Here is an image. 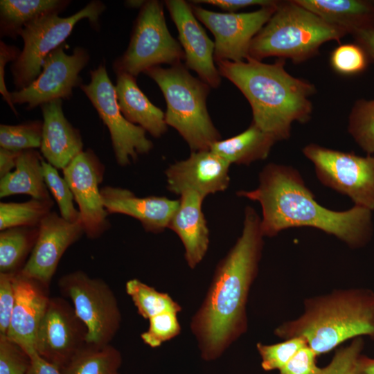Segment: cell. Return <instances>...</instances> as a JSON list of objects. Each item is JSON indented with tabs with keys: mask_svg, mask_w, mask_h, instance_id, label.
Here are the masks:
<instances>
[{
	"mask_svg": "<svg viewBox=\"0 0 374 374\" xmlns=\"http://www.w3.org/2000/svg\"><path fill=\"white\" fill-rule=\"evenodd\" d=\"M261 218L247 206L242 233L219 262L208 292L192 317L190 329L201 357H220L247 330V303L264 245Z\"/></svg>",
	"mask_w": 374,
	"mask_h": 374,
	"instance_id": "obj_1",
	"label": "cell"
},
{
	"mask_svg": "<svg viewBox=\"0 0 374 374\" xmlns=\"http://www.w3.org/2000/svg\"><path fill=\"white\" fill-rule=\"evenodd\" d=\"M258 179L257 188L239 190L236 195L260 203V228L265 237L276 236L290 228L308 226L332 235L352 248L360 247L369 240L371 211L359 206L344 211L322 206L293 167L268 163Z\"/></svg>",
	"mask_w": 374,
	"mask_h": 374,
	"instance_id": "obj_2",
	"label": "cell"
},
{
	"mask_svg": "<svg viewBox=\"0 0 374 374\" xmlns=\"http://www.w3.org/2000/svg\"><path fill=\"white\" fill-rule=\"evenodd\" d=\"M285 64L283 58L267 64L250 57L241 62H216L221 76L249 103L252 123L277 141L290 136L294 122L310 121L313 109L310 97L316 92L313 84L290 75Z\"/></svg>",
	"mask_w": 374,
	"mask_h": 374,
	"instance_id": "obj_3",
	"label": "cell"
},
{
	"mask_svg": "<svg viewBox=\"0 0 374 374\" xmlns=\"http://www.w3.org/2000/svg\"><path fill=\"white\" fill-rule=\"evenodd\" d=\"M304 312L274 331L285 339H303L317 355L330 352L350 339L374 340V292L367 288L335 290L308 299Z\"/></svg>",
	"mask_w": 374,
	"mask_h": 374,
	"instance_id": "obj_4",
	"label": "cell"
},
{
	"mask_svg": "<svg viewBox=\"0 0 374 374\" xmlns=\"http://www.w3.org/2000/svg\"><path fill=\"white\" fill-rule=\"evenodd\" d=\"M347 34L294 0L280 1L274 13L252 39L249 57L261 61L275 56L301 63L316 55L323 44L339 41Z\"/></svg>",
	"mask_w": 374,
	"mask_h": 374,
	"instance_id": "obj_5",
	"label": "cell"
},
{
	"mask_svg": "<svg viewBox=\"0 0 374 374\" xmlns=\"http://www.w3.org/2000/svg\"><path fill=\"white\" fill-rule=\"evenodd\" d=\"M145 75L160 88L166 102L165 120L188 145L191 152L208 150L222 139L206 107L211 87L193 76L182 63L155 66Z\"/></svg>",
	"mask_w": 374,
	"mask_h": 374,
	"instance_id": "obj_6",
	"label": "cell"
},
{
	"mask_svg": "<svg viewBox=\"0 0 374 374\" xmlns=\"http://www.w3.org/2000/svg\"><path fill=\"white\" fill-rule=\"evenodd\" d=\"M105 9L103 2L93 0L69 17L46 14L27 24L19 34L23 48L10 66L16 90L27 87L39 75L44 58L64 42L78 21L87 19L96 29Z\"/></svg>",
	"mask_w": 374,
	"mask_h": 374,
	"instance_id": "obj_7",
	"label": "cell"
},
{
	"mask_svg": "<svg viewBox=\"0 0 374 374\" xmlns=\"http://www.w3.org/2000/svg\"><path fill=\"white\" fill-rule=\"evenodd\" d=\"M184 52L168 28L163 4L145 1L135 20L130 43L124 53L113 63L116 73L137 77L141 73L162 64L181 63Z\"/></svg>",
	"mask_w": 374,
	"mask_h": 374,
	"instance_id": "obj_8",
	"label": "cell"
},
{
	"mask_svg": "<svg viewBox=\"0 0 374 374\" xmlns=\"http://www.w3.org/2000/svg\"><path fill=\"white\" fill-rule=\"evenodd\" d=\"M58 287L71 300L77 316L85 325L87 343L110 344L120 328L121 313L109 285L101 278L77 270L63 275Z\"/></svg>",
	"mask_w": 374,
	"mask_h": 374,
	"instance_id": "obj_9",
	"label": "cell"
},
{
	"mask_svg": "<svg viewBox=\"0 0 374 374\" xmlns=\"http://www.w3.org/2000/svg\"><path fill=\"white\" fill-rule=\"evenodd\" d=\"M303 154L320 182L349 197L355 206L374 210V156L361 157L310 143Z\"/></svg>",
	"mask_w": 374,
	"mask_h": 374,
	"instance_id": "obj_10",
	"label": "cell"
},
{
	"mask_svg": "<svg viewBox=\"0 0 374 374\" xmlns=\"http://www.w3.org/2000/svg\"><path fill=\"white\" fill-rule=\"evenodd\" d=\"M80 89L90 100L110 134L117 163L127 166L139 155L149 153L154 145L141 127L128 121L118 107L115 86L112 84L105 62L90 71V82Z\"/></svg>",
	"mask_w": 374,
	"mask_h": 374,
	"instance_id": "obj_11",
	"label": "cell"
},
{
	"mask_svg": "<svg viewBox=\"0 0 374 374\" xmlns=\"http://www.w3.org/2000/svg\"><path fill=\"white\" fill-rule=\"evenodd\" d=\"M90 59L88 51L75 47L71 54L63 43L44 60L39 75L27 87L10 92L13 105H26L28 110L57 99H69L73 89L82 84L80 75Z\"/></svg>",
	"mask_w": 374,
	"mask_h": 374,
	"instance_id": "obj_12",
	"label": "cell"
},
{
	"mask_svg": "<svg viewBox=\"0 0 374 374\" xmlns=\"http://www.w3.org/2000/svg\"><path fill=\"white\" fill-rule=\"evenodd\" d=\"M275 4L249 12H217L192 6L193 12L215 37L214 60L241 62L249 57L253 37L276 11Z\"/></svg>",
	"mask_w": 374,
	"mask_h": 374,
	"instance_id": "obj_13",
	"label": "cell"
},
{
	"mask_svg": "<svg viewBox=\"0 0 374 374\" xmlns=\"http://www.w3.org/2000/svg\"><path fill=\"white\" fill-rule=\"evenodd\" d=\"M87 344V329L66 300L51 297L39 326L37 353L60 369Z\"/></svg>",
	"mask_w": 374,
	"mask_h": 374,
	"instance_id": "obj_14",
	"label": "cell"
},
{
	"mask_svg": "<svg viewBox=\"0 0 374 374\" xmlns=\"http://www.w3.org/2000/svg\"><path fill=\"white\" fill-rule=\"evenodd\" d=\"M62 172L78 206L84 234L90 239L100 238L111 226L99 188L105 166L92 150L87 149L76 156Z\"/></svg>",
	"mask_w": 374,
	"mask_h": 374,
	"instance_id": "obj_15",
	"label": "cell"
},
{
	"mask_svg": "<svg viewBox=\"0 0 374 374\" xmlns=\"http://www.w3.org/2000/svg\"><path fill=\"white\" fill-rule=\"evenodd\" d=\"M84 233L81 222H68L51 211L40 222L35 247L20 272L49 287L62 256Z\"/></svg>",
	"mask_w": 374,
	"mask_h": 374,
	"instance_id": "obj_16",
	"label": "cell"
},
{
	"mask_svg": "<svg viewBox=\"0 0 374 374\" xmlns=\"http://www.w3.org/2000/svg\"><path fill=\"white\" fill-rule=\"evenodd\" d=\"M230 166L211 150L191 152L187 159L170 164L166 170L167 189L179 196L194 192L204 198L223 192L229 185Z\"/></svg>",
	"mask_w": 374,
	"mask_h": 374,
	"instance_id": "obj_17",
	"label": "cell"
},
{
	"mask_svg": "<svg viewBox=\"0 0 374 374\" xmlns=\"http://www.w3.org/2000/svg\"><path fill=\"white\" fill-rule=\"evenodd\" d=\"M164 2L179 33L184 65L211 87H218L222 76L214 63L215 43L195 16L191 5L184 0Z\"/></svg>",
	"mask_w": 374,
	"mask_h": 374,
	"instance_id": "obj_18",
	"label": "cell"
},
{
	"mask_svg": "<svg viewBox=\"0 0 374 374\" xmlns=\"http://www.w3.org/2000/svg\"><path fill=\"white\" fill-rule=\"evenodd\" d=\"M15 301L6 335L30 355L36 351L37 330L48 305V286L20 271L13 274Z\"/></svg>",
	"mask_w": 374,
	"mask_h": 374,
	"instance_id": "obj_19",
	"label": "cell"
},
{
	"mask_svg": "<svg viewBox=\"0 0 374 374\" xmlns=\"http://www.w3.org/2000/svg\"><path fill=\"white\" fill-rule=\"evenodd\" d=\"M104 206L108 214H123L140 222L144 230L159 233L168 229L177 211L179 199L165 196L138 197L131 190L105 186L100 188Z\"/></svg>",
	"mask_w": 374,
	"mask_h": 374,
	"instance_id": "obj_20",
	"label": "cell"
},
{
	"mask_svg": "<svg viewBox=\"0 0 374 374\" xmlns=\"http://www.w3.org/2000/svg\"><path fill=\"white\" fill-rule=\"evenodd\" d=\"M40 107L43 116L42 155L53 167L63 170L83 151L80 132L65 117L62 99L44 103Z\"/></svg>",
	"mask_w": 374,
	"mask_h": 374,
	"instance_id": "obj_21",
	"label": "cell"
},
{
	"mask_svg": "<svg viewBox=\"0 0 374 374\" xmlns=\"http://www.w3.org/2000/svg\"><path fill=\"white\" fill-rule=\"evenodd\" d=\"M205 198L194 192L180 195L179 204L168 229L174 231L184 247V258L190 269L204 259L210 243V232L202 211Z\"/></svg>",
	"mask_w": 374,
	"mask_h": 374,
	"instance_id": "obj_22",
	"label": "cell"
},
{
	"mask_svg": "<svg viewBox=\"0 0 374 374\" xmlns=\"http://www.w3.org/2000/svg\"><path fill=\"white\" fill-rule=\"evenodd\" d=\"M116 77V100L125 118L155 138L163 135L168 130L165 113L140 89L134 76L118 73Z\"/></svg>",
	"mask_w": 374,
	"mask_h": 374,
	"instance_id": "obj_23",
	"label": "cell"
},
{
	"mask_svg": "<svg viewBox=\"0 0 374 374\" xmlns=\"http://www.w3.org/2000/svg\"><path fill=\"white\" fill-rule=\"evenodd\" d=\"M327 23L348 34L374 26V1L368 0H294Z\"/></svg>",
	"mask_w": 374,
	"mask_h": 374,
	"instance_id": "obj_24",
	"label": "cell"
},
{
	"mask_svg": "<svg viewBox=\"0 0 374 374\" xmlns=\"http://www.w3.org/2000/svg\"><path fill=\"white\" fill-rule=\"evenodd\" d=\"M276 142L274 136L251 123L242 132L214 143L210 150L230 165L248 166L265 159Z\"/></svg>",
	"mask_w": 374,
	"mask_h": 374,
	"instance_id": "obj_25",
	"label": "cell"
},
{
	"mask_svg": "<svg viewBox=\"0 0 374 374\" xmlns=\"http://www.w3.org/2000/svg\"><path fill=\"white\" fill-rule=\"evenodd\" d=\"M43 159L35 149L22 151L14 171L1 178V198L25 194L34 199H51L43 175Z\"/></svg>",
	"mask_w": 374,
	"mask_h": 374,
	"instance_id": "obj_26",
	"label": "cell"
},
{
	"mask_svg": "<svg viewBox=\"0 0 374 374\" xmlns=\"http://www.w3.org/2000/svg\"><path fill=\"white\" fill-rule=\"evenodd\" d=\"M70 3L69 0H1V37L16 39L27 24L46 14H59Z\"/></svg>",
	"mask_w": 374,
	"mask_h": 374,
	"instance_id": "obj_27",
	"label": "cell"
},
{
	"mask_svg": "<svg viewBox=\"0 0 374 374\" xmlns=\"http://www.w3.org/2000/svg\"><path fill=\"white\" fill-rule=\"evenodd\" d=\"M39 226L13 227L0 232V273L22 270L36 243Z\"/></svg>",
	"mask_w": 374,
	"mask_h": 374,
	"instance_id": "obj_28",
	"label": "cell"
},
{
	"mask_svg": "<svg viewBox=\"0 0 374 374\" xmlns=\"http://www.w3.org/2000/svg\"><path fill=\"white\" fill-rule=\"evenodd\" d=\"M121 352L110 344H87L61 370L62 374H120Z\"/></svg>",
	"mask_w": 374,
	"mask_h": 374,
	"instance_id": "obj_29",
	"label": "cell"
},
{
	"mask_svg": "<svg viewBox=\"0 0 374 374\" xmlns=\"http://www.w3.org/2000/svg\"><path fill=\"white\" fill-rule=\"evenodd\" d=\"M54 202L51 199L31 198L23 202H1L0 231L20 226H39L51 211Z\"/></svg>",
	"mask_w": 374,
	"mask_h": 374,
	"instance_id": "obj_30",
	"label": "cell"
},
{
	"mask_svg": "<svg viewBox=\"0 0 374 374\" xmlns=\"http://www.w3.org/2000/svg\"><path fill=\"white\" fill-rule=\"evenodd\" d=\"M125 291L131 297L139 314L146 319L165 312L178 313L181 305L167 293L160 292L137 278L129 280Z\"/></svg>",
	"mask_w": 374,
	"mask_h": 374,
	"instance_id": "obj_31",
	"label": "cell"
},
{
	"mask_svg": "<svg viewBox=\"0 0 374 374\" xmlns=\"http://www.w3.org/2000/svg\"><path fill=\"white\" fill-rule=\"evenodd\" d=\"M348 131L368 155L374 154V100L356 101L348 117Z\"/></svg>",
	"mask_w": 374,
	"mask_h": 374,
	"instance_id": "obj_32",
	"label": "cell"
},
{
	"mask_svg": "<svg viewBox=\"0 0 374 374\" xmlns=\"http://www.w3.org/2000/svg\"><path fill=\"white\" fill-rule=\"evenodd\" d=\"M43 121L33 120L18 125H0V148L14 151L40 148Z\"/></svg>",
	"mask_w": 374,
	"mask_h": 374,
	"instance_id": "obj_33",
	"label": "cell"
},
{
	"mask_svg": "<svg viewBox=\"0 0 374 374\" xmlns=\"http://www.w3.org/2000/svg\"><path fill=\"white\" fill-rule=\"evenodd\" d=\"M43 175L46 185L57 204L60 215L70 222H81L80 215L73 205L74 197L64 177H62L57 168L42 160Z\"/></svg>",
	"mask_w": 374,
	"mask_h": 374,
	"instance_id": "obj_34",
	"label": "cell"
},
{
	"mask_svg": "<svg viewBox=\"0 0 374 374\" xmlns=\"http://www.w3.org/2000/svg\"><path fill=\"white\" fill-rule=\"evenodd\" d=\"M308 346L300 337L285 339L284 341L266 345L258 343L257 350L261 357V366L266 371L280 370L303 348Z\"/></svg>",
	"mask_w": 374,
	"mask_h": 374,
	"instance_id": "obj_35",
	"label": "cell"
},
{
	"mask_svg": "<svg viewBox=\"0 0 374 374\" xmlns=\"http://www.w3.org/2000/svg\"><path fill=\"white\" fill-rule=\"evenodd\" d=\"M332 68L338 73L353 75L364 71L370 59L364 48L357 43L337 46L330 58Z\"/></svg>",
	"mask_w": 374,
	"mask_h": 374,
	"instance_id": "obj_36",
	"label": "cell"
},
{
	"mask_svg": "<svg viewBox=\"0 0 374 374\" xmlns=\"http://www.w3.org/2000/svg\"><path fill=\"white\" fill-rule=\"evenodd\" d=\"M148 320V329L141 335V337L143 341L151 348L160 346L181 332L177 312H165Z\"/></svg>",
	"mask_w": 374,
	"mask_h": 374,
	"instance_id": "obj_37",
	"label": "cell"
},
{
	"mask_svg": "<svg viewBox=\"0 0 374 374\" xmlns=\"http://www.w3.org/2000/svg\"><path fill=\"white\" fill-rule=\"evenodd\" d=\"M30 365L27 352L6 335H0V374H27Z\"/></svg>",
	"mask_w": 374,
	"mask_h": 374,
	"instance_id": "obj_38",
	"label": "cell"
},
{
	"mask_svg": "<svg viewBox=\"0 0 374 374\" xmlns=\"http://www.w3.org/2000/svg\"><path fill=\"white\" fill-rule=\"evenodd\" d=\"M364 347L362 337L353 339L349 345L335 351L330 362L321 368L319 374H355L357 362Z\"/></svg>",
	"mask_w": 374,
	"mask_h": 374,
	"instance_id": "obj_39",
	"label": "cell"
},
{
	"mask_svg": "<svg viewBox=\"0 0 374 374\" xmlns=\"http://www.w3.org/2000/svg\"><path fill=\"white\" fill-rule=\"evenodd\" d=\"M15 301L13 274L0 273V335L7 334Z\"/></svg>",
	"mask_w": 374,
	"mask_h": 374,
	"instance_id": "obj_40",
	"label": "cell"
},
{
	"mask_svg": "<svg viewBox=\"0 0 374 374\" xmlns=\"http://www.w3.org/2000/svg\"><path fill=\"white\" fill-rule=\"evenodd\" d=\"M317 357L310 347L305 346L279 370V374H319L321 368L317 364Z\"/></svg>",
	"mask_w": 374,
	"mask_h": 374,
	"instance_id": "obj_41",
	"label": "cell"
},
{
	"mask_svg": "<svg viewBox=\"0 0 374 374\" xmlns=\"http://www.w3.org/2000/svg\"><path fill=\"white\" fill-rule=\"evenodd\" d=\"M20 53L21 50L17 46L7 44L3 41L0 42V93L16 116L18 115V112L12 103L10 92L7 89L5 82V67L7 63L15 62Z\"/></svg>",
	"mask_w": 374,
	"mask_h": 374,
	"instance_id": "obj_42",
	"label": "cell"
},
{
	"mask_svg": "<svg viewBox=\"0 0 374 374\" xmlns=\"http://www.w3.org/2000/svg\"><path fill=\"white\" fill-rule=\"evenodd\" d=\"M278 1L273 0H195L193 3H207L229 12H234L241 8L252 6L260 7L275 4Z\"/></svg>",
	"mask_w": 374,
	"mask_h": 374,
	"instance_id": "obj_43",
	"label": "cell"
},
{
	"mask_svg": "<svg viewBox=\"0 0 374 374\" xmlns=\"http://www.w3.org/2000/svg\"><path fill=\"white\" fill-rule=\"evenodd\" d=\"M30 365L27 374H62L60 368L42 357L37 351L30 355Z\"/></svg>",
	"mask_w": 374,
	"mask_h": 374,
	"instance_id": "obj_44",
	"label": "cell"
},
{
	"mask_svg": "<svg viewBox=\"0 0 374 374\" xmlns=\"http://www.w3.org/2000/svg\"><path fill=\"white\" fill-rule=\"evenodd\" d=\"M352 35L356 43L366 51L369 59L374 60V26L357 30Z\"/></svg>",
	"mask_w": 374,
	"mask_h": 374,
	"instance_id": "obj_45",
	"label": "cell"
},
{
	"mask_svg": "<svg viewBox=\"0 0 374 374\" xmlns=\"http://www.w3.org/2000/svg\"><path fill=\"white\" fill-rule=\"evenodd\" d=\"M22 151H14L0 148V177L2 178L15 168Z\"/></svg>",
	"mask_w": 374,
	"mask_h": 374,
	"instance_id": "obj_46",
	"label": "cell"
},
{
	"mask_svg": "<svg viewBox=\"0 0 374 374\" xmlns=\"http://www.w3.org/2000/svg\"><path fill=\"white\" fill-rule=\"evenodd\" d=\"M355 374H374V358L361 355L357 362Z\"/></svg>",
	"mask_w": 374,
	"mask_h": 374,
	"instance_id": "obj_47",
	"label": "cell"
},
{
	"mask_svg": "<svg viewBox=\"0 0 374 374\" xmlns=\"http://www.w3.org/2000/svg\"><path fill=\"white\" fill-rule=\"evenodd\" d=\"M145 1L143 0H128L125 1V4L130 8H141Z\"/></svg>",
	"mask_w": 374,
	"mask_h": 374,
	"instance_id": "obj_48",
	"label": "cell"
}]
</instances>
